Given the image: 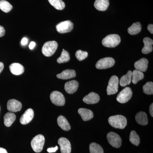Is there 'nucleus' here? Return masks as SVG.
<instances>
[{
    "label": "nucleus",
    "instance_id": "obj_1",
    "mask_svg": "<svg viewBox=\"0 0 153 153\" xmlns=\"http://www.w3.org/2000/svg\"><path fill=\"white\" fill-rule=\"evenodd\" d=\"M108 123L113 127L116 128L124 129L127 123L126 118L121 115L112 116L108 118Z\"/></svg>",
    "mask_w": 153,
    "mask_h": 153
},
{
    "label": "nucleus",
    "instance_id": "obj_2",
    "mask_svg": "<svg viewBox=\"0 0 153 153\" xmlns=\"http://www.w3.org/2000/svg\"><path fill=\"white\" fill-rule=\"evenodd\" d=\"M120 38L119 35L111 34L106 36L102 40V44L105 47L114 48L120 44Z\"/></svg>",
    "mask_w": 153,
    "mask_h": 153
},
{
    "label": "nucleus",
    "instance_id": "obj_3",
    "mask_svg": "<svg viewBox=\"0 0 153 153\" xmlns=\"http://www.w3.org/2000/svg\"><path fill=\"white\" fill-rule=\"evenodd\" d=\"M57 47L58 44L56 41H48L43 45L42 49V53L46 57H50L54 55L57 50Z\"/></svg>",
    "mask_w": 153,
    "mask_h": 153
},
{
    "label": "nucleus",
    "instance_id": "obj_4",
    "mask_svg": "<svg viewBox=\"0 0 153 153\" xmlns=\"http://www.w3.org/2000/svg\"><path fill=\"white\" fill-rule=\"evenodd\" d=\"M45 143V138L43 135L38 134L32 140L31 145L33 151L36 153L42 152Z\"/></svg>",
    "mask_w": 153,
    "mask_h": 153
},
{
    "label": "nucleus",
    "instance_id": "obj_5",
    "mask_svg": "<svg viewBox=\"0 0 153 153\" xmlns=\"http://www.w3.org/2000/svg\"><path fill=\"white\" fill-rule=\"evenodd\" d=\"M119 79L117 76L114 75L111 77L107 88L108 95L115 94L118 90Z\"/></svg>",
    "mask_w": 153,
    "mask_h": 153
},
{
    "label": "nucleus",
    "instance_id": "obj_6",
    "mask_svg": "<svg viewBox=\"0 0 153 153\" xmlns=\"http://www.w3.org/2000/svg\"><path fill=\"white\" fill-rule=\"evenodd\" d=\"M132 95V91L131 88L129 87H126L118 94L117 100L121 103H126L130 100Z\"/></svg>",
    "mask_w": 153,
    "mask_h": 153
},
{
    "label": "nucleus",
    "instance_id": "obj_7",
    "mask_svg": "<svg viewBox=\"0 0 153 153\" xmlns=\"http://www.w3.org/2000/svg\"><path fill=\"white\" fill-rule=\"evenodd\" d=\"M50 98L52 103L57 106H63L65 104L64 95L59 91H52L50 94Z\"/></svg>",
    "mask_w": 153,
    "mask_h": 153
},
{
    "label": "nucleus",
    "instance_id": "obj_8",
    "mask_svg": "<svg viewBox=\"0 0 153 153\" xmlns=\"http://www.w3.org/2000/svg\"><path fill=\"white\" fill-rule=\"evenodd\" d=\"M74 27L73 23L70 21L61 22L56 25V30L58 33L63 34L71 32Z\"/></svg>",
    "mask_w": 153,
    "mask_h": 153
},
{
    "label": "nucleus",
    "instance_id": "obj_9",
    "mask_svg": "<svg viewBox=\"0 0 153 153\" xmlns=\"http://www.w3.org/2000/svg\"><path fill=\"white\" fill-rule=\"evenodd\" d=\"M108 142L113 147L119 148L121 146L122 140L120 136L114 132H110L107 135Z\"/></svg>",
    "mask_w": 153,
    "mask_h": 153
},
{
    "label": "nucleus",
    "instance_id": "obj_10",
    "mask_svg": "<svg viewBox=\"0 0 153 153\" xmlns=\"http://www.w3.org/2000/svg\"><path fill=\"white\" fill-rule=\"evenodd\" d=\"M114 64L115 60L112 57H105L99 60L96 64V67L97 69H106L112 67Z\"/></svg>",
    "mask_w": 153,
    "mask_h": 153
},
{
    "label": "nucleus",
    "instance_id": "obj_11",
    "mask_svg": "<svg viewBox=\"0 0 153 153\" xmlns=\"http://www.w3.org/2000/svg\"><path fill=\"white\" fill-rule=\"evenodd\" d=\"M61 153H71V145L70 142L65 137H61L58 140Z\"/></svg>",
    "mask_w": 153,
    "mask_h": 153
},
{
    "label": "nucleus",
    "instance_id": "obj_12",
    "mask_svg": "<svg viewBox=\"0 0 153 153\" xmlns=\"http://www.w3.org/2000/svg\"><path fill=\"white\" fill-rule=\"evenodd\" d=\"M8 110L11 112H17L22 108V104L20 102L15 99H11L7 103Z\"/></svg>",
    "mask_w": 153,
    "mask_h": 153
},
{
    "label": "nucleus",
    "instance_id": "obj_13",
    "mask_svg": "<svg viewBox=\"0 0 153 153\" xmlns=\"http://www.w3.org/2000/svg\"><path fill=\"white\" fill-rule=\"evenodd\" d=\"M34 116V112L32 108H29L20 118V123L23 125L27 124L33 120Z\"/></svg>",
    "mask_w": 153,
    "mask_h": 153
},
{
    "label": "nucleus",
    "instance_id": "obj_14",
    "mask_svg": "<svg viewBox=\"0 0 153 153\" xmlns=\"http://www.w3.org/2000/svg\"><path fill=\"white\" fill-rule=\"evenodd\" d=\"M79 83L75 80L68 81L65 83L64 88L66 92L69 94L75 93L78 89Z\"/></svg>",
    "mask_w": 153,
    "mask_h": 153
},
{
    "label": "nucleus",
    "instance_id": "obj_15",
    "mask_svg": "<svg viewBox=\"0 0 153 153\" xmlns=\"http://www.w3.org/2000/svg\"><path fill=\"white\" fill-rule=\"evenodd\" d=\"M99 96L94 92H91L83 98V101L88 104H93L97 103L100 101Z\"/></svg>",
    "mask_w": 153,
    "mask_h": 153
},
{
    "label": "nucleus",
    "instance_id": "obj_16",
    "mask_svg": "<svg viewBox=\"0 0 153 153\" xmlns=\"http://www.w3.org/2000/svg\"><path fill=\"white\" fill-rule=\"evenodd\" d=\"M149 61L146 58H143L136 62L134 64L135 68L137 70L145 72L147 69Z\"/></svg>",
    "mask_w": 153,
    "mask_h": 153
},
{
    "label": "nucleus",
    "instance_id": "obj_17",
    "mask_svg": "<svg viewBox=\"0 0 153 153\" xmlns=\"http://www.w3.org/2000/svg\"><path fill=\"white\" fill-rule=\"evenodd\" d=\"M10 71L12 74L16 75H20L25 71V68L22 64L19 63H13L10 66Z\"/></svg>",
    "mask_w": 153,
    "mask_h": 153
},
{
    "label": "nucleus",
    "instance_id": "obj_18",
    "mask_svg": "<svg viewBox=\"0 0 153 153\" xmlns=\"http://www.w3.org/2000/svg\"><path fill=\"white\" fill-rule=\"evenodd\" d=\"M76 76V72L72 69L64 70L60 74H57V77L59 79H67L74 78Z\"/></svg>",
    "mask_w": 153,
    "mask_h": 153
},
{
    "label": "nucleus",
    "instance_id": "obj_19",
    "mask_svg": "<svg viewBox=\"0 0 153 153\" xmlns=\"http://www.w3.org/2000/svg\"><path fill=\"white\" fill-rule=\"evenodd\" d=\"M78 112L82 117V120L85 121L90 120L94 117L93 112L90 110L86 108H79Z\"/></svg>",
    "mask_w": 153,
    "mask_h": 153
},
{
    "label": "nucleus",
    "instance_id": "obj_20",
    "mask_svg": "<svg viewBox=\"0 0 153 153\" xmlns=\"http://www.w3.org/2000/svg\"><path fill=\"white\" fill-rule=\"evenodd\" d=\"M143 41L144 44V47L143 48L142 52L144 54H147L150 53L153 50V40L150 38L146 37L144 38Z\"/></svg>",
    "mask_w": 153,
    "mask_h": 153
},
{
    "label": "nucleus",
    "instance_id": "obj_21",
    "mask_svg": "<svg viewBox=\"0 0 153 153\" xmlns=\"http://www.w3.org/2000/svg\"><path fill=\"white\" fill-rule=\"evenodd\" d=\"M58 126L63 130L68 131L71 129V126L67 119L62 115L58 117L57 119Z\"/></svg>",
    "mask_w": 153,
    "mask_h": 153
},
{
    "label": "nucleus",
    "instance_id": "obj_22",
    "mask_svg": "<svg viewBox=\"0 0 153 153\" xmlns=\"http://www.w3.org/2000/svg\"><path fill=\"white\" fill-rule=\"evenodd\" d=\"M109 5V0H96L94 7L99 11L106 10Z\"/></svg>",
    "mask_w": 153,
    "mask_h": 153
},
{
    "label": "nucleus",
    "instance_id": "obj_23",
    "mask_svg": "<svg viewBox=\"0 0 153 153\" xmlns=\"http://www.w3.org/2000/svg\"><path fill=\"white\" fill-rule=\"evenodd\" d=\"M135 119L137 122L142 126L147 125L149 122L147 115L146 112L143 111H140L137 113L135 116Z\"/></svg>",
    "mask_w": 153,
    "mask_h": 153
},
{
    "label": "nucleus",
    "instance_id": "obj_24",
    "mask_svg": "<svg viewBox=\"0 0 153 153\" xmlns=\"http://www.w3.org/2000/svg\"><path fill=\"white\" fill-rule=\"evenodd\" d=\"M132 80V71L129 70L125 75L122 76L120 81L121 86L124 87L130 84Z\"/></svg>",
    "mask_w": 153,
    "mask_h": 153
},
{
    "label": "nucleus",
    "instance_id": "obj_25",
    "mask_svg": "<svg viewBox=\"0 0 153 153\" xmlns=\"http://www.w3.org/2000/svg\"><path fill=\"white\" fill-rule=\"evenodd\" d=\"M16 115L14 113L8 112L4 116V123L7 127H10L16 120Z\"/></svg>",
    "mask_w": 153,
    "mask_h": 153
},
{
    "label": "nucleus",
    "instance_id": "obj_26",
    "mask_svg": "<svg viewBox=\"0 0 153 153\" xmlns=\"http://www.w3.org/2000/svg\"><path fill=\"white\" fill-rule=\"evenodd\" d=\"M142 30L141 25L140 22L134 23L128 29V32L130 35H135L138 34Z\"/></svg>",
    "mask_w": 153,
    "mask_h": 153
},
{
    "label": "nucleus",
    "instance_id": "obj_27",
    "mask_svg": "<svg viewBox=\"0 0 153 153\" xmlns=\"http://www.w3.org/2000/svg\"><path fill=\"white\" fill-rule=\"evenodd\" d=\"M144 77V75L143 72L136 69L132 72L131 82L134 84H137L140 80L143 79Z\"/></svg>",
    "mask_w": 153,
    "mask_h": 153
},
{
    "label": "nucleus",
    "instance_id": "obj_28",
    "mask_svg": "<svg viewBox=\"0 0 153 153\" xmlns=\"http://www.w3.org/2000/svg\"><path fill=\"white\" fill-rule=\"evenodd\" d=\"M51 5L55 9L61 10L64 9L65 4L62 0H48Z\"/></svg>",
    "mask_w": 153,
    "mask_h": 153
},
{
    "label": "nucleus",
    "instance_id": "obj_29",
    "mask_svg": "<svg viewBox=\"0 0 153 153\" xmlns=\"http://www.w3.org/2000/svg\"><path fill=\"white\" fill-rule=\"evenodd\" d=\"M13 9V6L8 2L5 0L0 1V9L4 13H8Z\"/></svg>",
    "mask_w": 153,
    "mask_h": 153
},
{
    "label": "nucleus",
    "instance_id": "obj_30",
    "mask_svg": "<svg viewBox=\"0 0 153 153\" xmlns=\"http://www.w3.org/2000/svg\"><path fill=\"white\" fill-rule=\"evenodd\" d=\"M89 150L90 153H104V151L101 146L95 143L90 144Z\"/></svg>",
    "mask_w": 153,
    "mask_h": 153
},
{
    "label": "nucleus",
    "instance_id": "obj_31",
    "mask_svg": "<svg viewBox=\"0 0 153 153\" xmlns=\"http://www.w3.org/2000/svg\"><path fill=\"white\" fill-rule=\"evenodd\" d=\"M69 60H70V55L69 53L67 51L63 49L61 55L57 59V63H66L69 61Z\"/></svg>",
    "mask_w": 153,
    "mask_h": 153
},
{
    "label": "nucleus",
    "instance_id": "obj_32",
    "mask_svg": "<svg viewBox=\"0 0 153 153\" xmlns=\"http://www.w3.org/2000/svg\"><path fill=\"white\" fill-rule=\"evenodd\" d=\"M130 141L133 144L136 146H138L140 143V138L136 132L132 131L131 132L129 138Z\"/></svg>",
    "mask_w": 153,
    "mask_h": 153
},
{
    "label": "nucleus",
    "instance_id": "obj_33",
    "mask_svg": "<svg viewBox=\"0 0 153 153\" xmlns=\"http://www.w3.org/2000/svg\"><path fill=\"white\" fill-rule=\"evenodd\" d=\"M144 93L149 95L153 94V83L152 82H148L143 86Z\"/></svg>",
    "mask_w": 153,
    "mask_h": 153
},
{
    "label": "nucleus",
    "instance_id": "obj_34",
    "mask_svg": "<svg viewBox=\"0 0 153 153\" xmlns=\"http://www.w3.org/2000/svg\"><path fill=\"white\" fill-rule=\"evenodd\" d=\"M88 53L85 51H82L81 50H79L76 51L75 53V56L77 60L79 61H82L84 60L88 57Z\"/></svg>",
    "mask_w": 153,
    "mask_h": 153
},
{
    "label": "nucleus",
    "instance_id": "obj_35",
    "mask_svg": "<svg viewBox=\"0 0 153 153\" xmlns=\"http://www.w3.org/2000/svg\"><path fill=\"white\" fill-rule=\"evenodd\" d=\"M58 149V147L57 146H55V147L54 148H49L47 149V152L49 153H53L55 152L56 151H57V150Z\"/></svg>",
    "mask_w": 153,
    "mask_h": 153
},
{
    "label": "nucleus",
    "instance_id": "obj_36",
    "mask_svg": "<svg viewBox=\"0 0 153 153\" xmlns=\"http://www.w3.org/2000/svg\"><path fill=\"white\" fill-rule=\"evenodd\" d=\"M5 33V30L2 26H0V37H3L4 36Z\"/></svg>",
    "mask_w": 153,
    "mask_h": 153
},
{
    "label": "nucleus",
    "instance_id": "obj_37",
    "mask_svg": "<svg viewBox=\"0 0 153 153\" xmlns=\"http://www.w3.org/2000/svg\"><path fill=\"white\" fill-rule=\"evenodd\" d=\"M28 39L26 38H24L22 39L21 41V44L23 46H25L28 44Z\"/></svg>",
    "mask_w": 153,
    "mask_h": 153
},
{
    "label": "nucleus",
    "instance_id": "obj_38",
    "mask_svg": "<svg viewBox=\"0 0 153 153\" xmlns=\"http://www.w3.org/2000/svg\"><path fill=\"white\" fill-rule=\"evenodd\" d=\"M148 30L149 31L150 33L152 34L153 33V25L152 24H150L148 25L147 27Z\"/></svg>",
    "mask_w": 153,
    "mask_h": 153
},
{
    "label": "nucleus",
    "instance_id": "obj_39",
    "mask_svg": "<svg viewBox=\"0 0 153 153\" xmlns=\"http://www.w3.org/2000/svg\"><path fill=\"white\" fill-rule=\"evenodd\" d=\"M36 44L34 41H32L31 43H30V45H29V48L30 49H33L34 47L36 46Z\"/></svg>",
    "mask_w": 153,
    "mask_h": 153
},
{
    "label": "nucleus",
    "instance_id": "obj_40",
    "mask_svg": "<svg viewBox=\"0 0 153 153\" xmlns=\"http://www.w3.org/2000/svg\"><path fill=\"white\" fill-rule=\"evenodd\" d=\"M149 112L152 117H153V103L149 107Z\"/></svg>",
    "mask_w": 153,
    "mask_h": 153
},
{
    "label": "nucleus",
    "instance_id": "obj_41",
    "mask_svg": "<svg viewBox=\"0 0 153 153\" xmlns=\"http://www.w3.org/2000/svg\"><path fill=\"white\" fill-rule=\"evenodd\" d=\"M4 68V65L3 63L2 62H0V74L1 72L3 71V69Z\"/></svg>",
    "mask_w": 153,
    "mask_h": 153
},
{
    "label": "nucleus",
    "instance_id": "obj_42",
    "mask_svg": "<svg viewBox=\"0 0 153 153\" xmlns=\"http://www.w3.org/2000/svg\"><path fill=\"white\" fill-rule=\"evenodd\" d=\"M0 153H8V152L5 149L0 147Z\"/></svg>",
    "mask_w": 153,
    "mask_h": 153
},
{
    "label": "nucleus",
    "instance_id": "obj_43",
    "mask_svg": "<svg viewBox=\"0 0 153 153\" xmlns=\"http://www.w3.org/2000/svg\"></svg>",
    "mask_w": 153,
    "mask_h": 153
}]
</instances>
